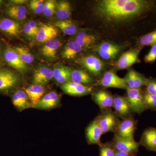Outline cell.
Returning a JSON list of instances; mask_svg holds the SVG:
<instances>
[{"instance_id":"obj_1","label":"cell","mask_w":156,"mask_h":156,"mask_svg":"<svg viewBox=\"0 0 156 156\" xmlns=\"http://www.w3.org/2000/svg\"><path fill=\"white\" fill-rule=\"evenodd\" d=\"M156 10V2L147 0H102L95 11L107 22L121 23L129 21Z\"/></svg>"},{"instance_id":"obj_2","label":"cell","mask_w":156,"mask_h":156,"mask_svg":"<svg viewBox=\"0 0 156 156\" xmlns=\"http://www.w3.org/2000/svg\"><path fill=\"white\" fill-rule=\"evenodd\" d=\"M96 119L103 134L108 132L115 133L121 122L111 108L101 111Z\"/></svg>"},{"instance_id":"obj_3","label":"cell","mask_w":156,"mask_h":156,"mask_svg":"<svg viewBox=\"0 0 156 156\" xmlns=\"http://www.w3.org/2000/svg\"><path fill=\"white\" fill-rule=\"evenodd\" d=\"M127 97L132 113L140 115L147 110L144 103V92L141 89H128Z\"/></svg>"},{"instance_id":"obj_4","label":"cell","mask_w":156,"mask_h":156,"mask_svg":"<svg viewBox=\"0 0 156 156\" xmlns=\"http://www.w3.org/2000/svg\"><path fill=\"white\" fill-rule=\"evenodd\" d=\"M117 151L125 152L136 156L139 151L140 144L134 140H129L122 138L115 134L111 141Z\"/></svg>"},{"instance_id":"obj_5","label":"cell","mask_w":156,"mask_h":156,"mask_svg":"<svg viewBox=\"0 0 156 156\" xmlns=\"http://www.w3.org/2000/svg\"><path fill=\"white\" fill-rule=\"evenodd\" d=\"M98 84L103 88H114L126 90L128 89L124 78L120 77L112 71L105 73Z\"/></svg>"},{"instance_id":"obj_6","label":"cell","mask_w":156,"mask_h":156,"mask_svg":"<svg viewBox=\"0 0 156 156\" xmlns=\"http://www.w3.org/2000/svg\"><path fill=\"white\" fill-rule=\"evenodd\" d=\"M137 121L133 117L121 121L115 134L129 140H134V134L137 126Z\"/></svg>"},{"instance_id":"obj_7","label":"cell","mask_w":156,"mask_h":156,"mask_svg":"<svg viewBox=\"0 0 156 156\" xmlns=\"http://www.w3.org/2000/svg\"><path fill=\"white\" fill-rule=\"evenodd\" d=\"M122 47L108 42H104L95 46V51L101 58L106 60L113 59L121 51Z\"/></svg>"},{"instance_id":"obj_8","label":"cell","mask_w":156,"mask_h":156,"mask_svg":"<svg viewBox=\"0 0 156 156\" xmlns=\"http://www.w3.org/2000/svg\"><path fill=\"white\" fill-rule=\"evenodd\" d=\"M142 49V48L138 47L123 53L117 61V69H126L138 62L139 54Z\"/></svg>"},{"instance_id":"obj_9","label":"cell","mask_w":156,"mask_h":156,"mask_svg":"<svg viewBox=\"0 0 156 156\" xmlns=\"http://www.w3.org/2000/svg\"><path fill=\"white\" fill-rule=\"evenodd\" d=\"M113 107L114 108L115 112L122 120L132 116V112L126 96H115Z\"/></svg>"},{"instance_id":"obj_10","label":"cell","mask_w":156,"mask_h":156,"mask_svg":"<svg viewBox=\"0 0 156 156\" xmlns=\"http://www.w3.org/2000/svg\"><path fill=\"white\" fill-rule=\"evenodd\" d=\"M81 64L95 76L101 75L104 68V63L100 58L94 55H89L81 58Z\"/></svg>"},{"instance_id":"obj_11","label":"cell","mask_w":156,"mask_h":156,"mask_svg":"<svg viewBox=\"0 0 156 156\" xmlns=\"http://www.w3.org/2000/svg\"><path fill=\"white\" fill-rule=\"evenodd\" d=\"M92 92L93 100L99 107L101 111L113 107L114 97L108 91L100 89Z\"/></svg>"},{"instance_id":"obj_12","label":"cell","mask_w":156,"mask_h":156,"mask_svg":"<svg viewBox=\"0 0 156 156\" xmlns=\"http://www.w3.org/2000/svg\"><path fill=\"white\" fill-rule=\"evenodd\" d=\"M61 88L65 93L72 96H83L93 92L92 87L76 83L72 81L62 84Z\"/></svg>"},{"instance_id":"obj_13","label":"cell","mask_w":156,"mask_h":156,"mask_svg":"<svg viewBox=\"0 0 156 156\" xmlns=\"http://www.w3.org/2000/svg\"><path fill=\"white\" fill-rule=\"evenodd\" d=\"M19 81V77L15 73L8 69H0V91L13 88Z\"/></svg>"},{"instance_id":"obj_14","label":"cell","mask_w":156,"mask_h":156,"mask_svg":"<svg viewBox=\"0 0 156 156\" xmlns=\"http://www.w3.org/2000/svg\"><path fill=\"white\" fill-rule=\"evenodd\" d=\"M86 134L89 144H97L99 146L102 144L101 141V138L103 133L96 119L87 127Z\"/></svg>"},{"instance_id":"obj_15","label":"cell","mask_w":156,"mask_h":156,"mask_svg":"<svg viewBox=\"0 0 156 156\" xmlns=\"http://www.w3.org/2000/svg\"><path fill=\"white\" fill-rule=\"evenodd\" d=\"M5 58L10 66L20 72L25 71L27 67L20 58L16 51L14 49L9 48L5 51Z\"/></svg>"},{"instance_id":"obj_16","label":"cell","mask_w":156,"mask_h":156,"mask_svg":"<svg viewBox=\"0 0 156 156\" xmlns=\"http://www.w3.org/2000/svg\"><path fill=\"white\" fill-rule=\"evenodd\" d=\"M139 143L148 150L156 152V128L150 127L146 129Z\"/></svg>"},{"instance_id":"obj_17","label":"cell","mask_w":156,"mask_h":156,"mask_svg":"<svg viewBox=\"0 0 156 156\" xmlns=\"http://www.w3.org/2000/svg\"><path fill=\"white\" fill-rule=\"evenodd\" d=\"M59 98L58 94L55 92H49L44 95L37 104L32 107L41 109H50L58 105Z\"/></svg>"},{"instance_id":"obj_18","label":"cell","mask_w":156,"mask_h":156,"mask_svg":"<svg viewBox=\"0 0 156 156\" xmlns=\"http://www.w3.org/2000/svg\"><path fill=\"white\" fill-rule=\"evenodd\" d=\"M58 35V31L53 26L44 25L39 28L37 34V41L40 43H46L54 39Z\"/></svg>"},{"instance_id":"obj_19","label":"cell","mask_w":156,"mask_h":156,"mask_svg":"<svg viewBox=\"0 0 156 156\" xmlns=\"http://www.w3.org/2000/svg\"><path fill=\"white\" fill-rule=\"evenodd\" d=\"M53 78V70L46 67L40 68L34 74L33 83L34 85H44Z\"/></svg>"},{"instance_id":"obj_20","label":"cell","mask_w":156,"mask_h":156,"mask_svg":"<svg viewBox=\"0 0 156 156\" xmlns=\"http://www.w3.org/2000/svg\"><path fill=\"white\" fill-rule=\"evenodd\" d=\"M25 92L31 102V107L39 102L43 97L45 91L41 85H33L25 89Z\"/></svg>"},{"instance_id":"obj_21","label":"cell","mask_w":156,"mask_h":156,"mask_svg":"<svg viewBox=\"0 0 156 156\" xmlns=\"http://www.w3.org/2000/svg\"><path fill=\"white\" fill-rule=\"evenodd\" d=\"M60 41L56 39L50 40L45 43L41 49L42 54L48 58H54L56 57L57 50L61 46Z\"/></svg>"},{"instance_id":"obj_22","label":"cell","mask_w":156,"mask_h":156,"mask_svg":"<svg viewBox=\"0 0 156 156\" xmlns=\"http://www.w3.org/2000/svg\"><path fill=\"white\" fill-rule=\"evenodd\" d=\"M71 81L82 85H89L94 83V80L88 73L81 70H74L71 73Z\"/></svg>"},{"instance_id":"obj_23","label":"cell","mask_w":156,"mask_h":156,"mask_svg":"<svg viewBox=\"0 0 156 156\" xmlns=\"http://www.w3.org/2000/svg\"><path fill=\"white\" fill-rule=\"evenodd\" d=\"M0 30L10 35H18L20 25L18 23L9 19H4L0 21Z\"/></svg>"},{"instance_id":"obj_24","label":"cell","mask_w":156,"mask_h":156,"mask_svg":"<svg viewBox=\"0 0 156 156\" xmlns=\"http://www.w3.org/2000/svg\"><path fill=\"white\" fill-rule=\"evenodd\" d=\"M83 48L75 41L68 42L62 53V56L65 59H72L75 58L83 50Z\"/></svg>"},{"instance_id":"obj_25","label":"cell","mask_w":156,"mask_h":156,"mask_svg":"<svg viewBox=\"0 0 156 156\" xmlns=\"http://www.w3.org/2000/svg\"><path fill=\"white\" fill-rule=\"evenodd\" d=\"M71 71L69 68L58 66L53 70V78L58 83L64 84L71 81Z\"/></svg>"},{"instance_id":"obj_26","label":"cell","mask_w":156,"mask_h":156,"mask_svg":"<svg viewBox=\"0 0 156 156\" xmlns=\"http://www.w3.org/2000/svg\"><path fill=\"white\" fill-rule=\"evenodd\" d=\"M27 95L22 90L15 92L12 97V102L14 106L20 110H24L31 107L29 102Z\"/></svg>"},{"instance_id":"obj_27","label":"cell","mask_w":156,"mask_h":156,"mask_svg":"<svg viewBox=\"0 0 156 156\" xmlns=\"http://www.w3.org/2000/svg\"><path fill=\"white\" fill-rule=\"evenodd\" d=\"M56 17L59 20H66L70 16L72 8L70 4L67 1H60L56 4Z\"/></svg>"},{"instance_id":"obj_28","label":"cell","mask_w":156,"mask_h":156,"mask_svg":"<svg viewBox=\"0 0 156 156\" xmlns=\"http://www.w3.org/2000/svg\"><path fill=\"white\" fill-rule=\"evenodd\" d=\"M54 25L67 35H73L77 31L76 26L71 20H57Z\"/></svg>"},{"instance_id":"obj_29","label":"cell","mask_w":156,"mask_h":156,"mask_svg":"<svg viewBox=\"0 0 156 156\" xmlns=\"http://www.w3.org/2000/svg\"><path fill=\"white\" fill-rule=\"evenodd\" d=\"M6 13L11 18L17 20H23L26 18V9L23 6H11L7 9Z\"/></svg>"},{"instance_id":"obj_30","label":"cell","mask_w":156,"mask_h":156,"mask_svg":"<svg viewBox=\"0 0 156 156\" xmlns=\"http://www.w3.org/2000/svg\"><path fill=\"white\" fill-rule=\"evenodd\" d=\"M156 44V29L142 36L138 40L139 47L142 48L146 46H152Z\"/></svg>"},{"instance_id":"obj_31","label":"cell","mask_w":156,"mask_h":156,"mask_svg":"<svg viewBox=\"0 0 156 156\" xmlns=\"http://www.w3.org/2000/svg\"><path fill=\"white\" fill-rule=\"evenodd\" d=\"M14 50L16 51L20 58L25 64L32 63L34 60V57L28 50L23 47H16Z\"/></svg>"},{"instance_id":"obj_32","label":"cell","mask_w":156,"mask_h":156,"mask_svg":"<svg viewBox=\"0 0 156 156\" xmlns=\"http://www.w3.org/2000/svg\"><path fill=\"white\" fill-rule=\"evenodd\" d=\"M99 146V156H115L116 149L111 142L102 143Z\"/></svg>"},{"instance_id":"obj_33","label":"cell","mask_w":156,"mask_h":156,"mask_svg":"<svg viewBox=\"0 0 156 156\" xmlns=\"http://www.w3.org/2000/svg\"><path fill=\"white\" fill-rule=\"evenodd\" d=\"M144 103L147 110L156 112V95L144 92Z\"/></svg>"},{"instance_id":"obj_34","label":"cell","mask_w":156,"mask_h":156,"mask_svg":"<svg viewBox=\"0 0 156 156\" xmlns=\"http://www.w3.org/2000/svg\"><path fill=\"white\" fill-rule=\"evenodd\" d=\"M56 3L52 0L47 1L44 5L43 14L47 17H52L56 12Z\"/></svg>"},{"instance_id":"obj_35","label":"cell","mask_w":156,"mask_h":156,"mask_svg":"<svg viewBox=\"0 0 156 156\" xmlns=\"http://www.w3.org/2000/svg\"><path fill=\"white\" fill-rule=\"evenodd\" d=\"M44 5V1L41 0H32L29 4L30 9L37 14L43 13Z\"/></svg>"},{"instance_id":"obj_36","label":"cell","mask_w":156,"mask_h":156,"mask_svg":"<svg viewBox=\"0 0 156 156\" xmlns=\"http://www.w3.org/2000/svg\"><path fill=\"white\" fill-rule=\"evenodd\" d=\"M97 41V39H87L76 37L75 41L80 45L82 48H88L94 44Z\"/></svg>"},{"instance_id":"obj_37","label":"cell","mask_w":156,"mask_h":156,"mask_svg":"<svg viewBox=\"0 0 156 156\" xmlns=\"http://www.w3.org/2000/svg\"><path fill=\"white\" fill-rule=\"evenodd\" d=\"M146 86V92L149 94L156 95V79H147Z\"/></svg>"},{"instance_id":"obj_38","label":"cell","mask_w":156,"mask_h":156,"mask_svg":"<svg viewBox=\"0 0 156 156\" xmlns=\"http://www.w3.org/2000/svg\"><path fill=\"white\" fill-rule=\"evenodd\" d=\"M144 61L146 63H152L156 60V44L152 45L149 52L145 55Z\"/></svg>"},{"instance_id":"obj_39","label":"cell","mask_w":156,"mask_h":156,"mask_svg":"<svg viewBox=\"0 0 156 156\" xmlns=\"http://www.w3.org/2000/svg\"><path fill=\"white\" fill-rule=\"evenodd\" d=\"M23 31L27 36L30 37H36L34 33L33 30L32 29L31 27L28 23H26L23 26Z\"/></svg>"},{"instance_id":"obj_40","label":"cell","mask_w":156,"mask_h":156,"mask_svg":"<svg viewBox=\"0 0 156 156\" xmlns=\"http://www.w3.org/2000/svg\"><path fill=\"white\" fill-rule=\"evenodd\" d=\"M28 23L30 26V27H31L32 29L33 30L34 33L36 37L37 34L38 33L39 30V28L38 27L36 22L34 21V20H30V21H29Z\"/></svg>"},{"instance_id":"obj_41","label":"cell","mask_w":156,"mask_h":156,"mask_svg":"<svg viewBox=\"0 0 156 156\" xmlns=\"http://www.w3.org/2000/svg\"><path fill=\"white\" fill-rule=\"evenodd\" d=\"M76 37L80 38H96L93 35L89 34L86 33L84 32H80L78 33Z\"/></svg>"},{"instance_id":"obj_42","label":"cell","mask_w":156,"mask_h":156,"mask_svg":"<svg viewBox=\"0 0 156 156\" xmlns=\"http://www.w3.org/2000/svg\"><path fill=\"white\" fill-rule=\"evenodd\" d=\"M115 156H134L131 154L127 153L125 152L121 151H117L116 150L115 154Z\"/></svg>"},{"instance_id":"obj_43","label":"cell","mask_w":156,"mask_h":156,"mask_svg":"<svg viewBox=\"0 0 156 156\" xmlns=\"http://www.w3.org/2000/svg\"><path fill=\"white\" fill-rule=\"evenodd\" d=\"M11 2L17 4V5H20V4H24L27 2V1H25V0H13V1H11Z\"/></svg>"},{"instance_id":"obj_44","label":"cell","mask_w":156,"mask_h":156,"mask_svg":"<svg viewBox=\"0 0 156 156\" xmlns=\"http://www.w3.org/2000/svg\"><path fill=\"white\" fill-rule=\"evenodd\" d=\"M2 1H1V0H0V4H1V3H2Z\"/></svg>"}]
</instances>
